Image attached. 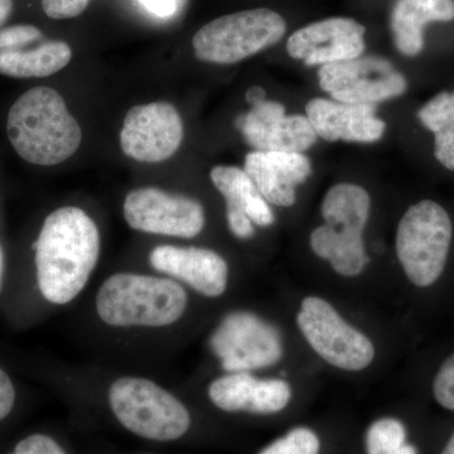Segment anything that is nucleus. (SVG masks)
I'll use <instances>...</instances> for the list:
<instances>
[{
    "instance_id": "nucleus-1",
    "label": "nucleus",
    "mask_w": 454,
    "mask_h": 454,
    "mask_svg": "<svg viewBox=\"0 0 454 454\" xmlns=\"http://www.w3.org/2000/svg\"><path fill=\"white\" fill-rule=\"evenodd\" d=\"M32 247L42 295L66 304L82 292L97 267L100 234L85 211L67 206L47 216Z\"/></svg>"
},
{
    "instance_id": "nucleus-2",
    "label": "nucleus",
    "mask_w": 454,
    "mask_h": 454,
    "mask_svg": "<svg viewBox=\"0 0 454 454\" xmlns=\"http://www.w3.org/2000/svg\"><path fill=\"white\" fill-rule=\"evenodd\" d=\"M7 134L18 154L37 166H56L76 153L82 139L79 122L56 90L25 92L8 114Z\"/></svg>"
},
{
    "instance_id": "nucleus-3",
    "label": "nucleus",
    "mask_w": 454,
    "mask_h": 454,
    "mask_svg": "<svg viewBox=\"0 0 454 454\" xmlns=\"http://www.w3.org/2000/svg\"><path fill=\"white\" fill-rule=\"evenodd\" d=\"M187 301L186 292L173 280L118 273L98 289L97 310L112 327H166L184 316Z\"/></svg>"
},
{
    "instance_id": "nucleus-4",
    "label": "nucleus",
    "mask_w": 454,
    "mask_h": 454,
    "mask_svg": "<svg viewBox=\"0 0 454 454\" xmlns=\"http://www.w3.org/2000/svg\"><path fill=\"white\" fill-rule=\"evenodd\" d=\"M370 205L369 193L356 184H336L325 196V225L313 230L310 247L317 256L328 260L340 276L356 277L369 262L363 234Z\"/></svg>"
},
{
    "instance_id": "nucleus-5",
    "label": "nucleus",
    "mask_w": 454,
    "mask_h": 454,
    "mask_svg": "<svg viewBox=\"0 0 454 454\" xmlns=\"http://www.w3.org/2000/svg\"><path fill=\"white\" fill-rule=\"evenodd\" d=\"M109 404L124 428L139 437L170 442L190 429L186 406L160 385L142 378H121L109 390Z\"/></svg>"
},
{
    "instance_id": "nucleus-6",
    "label": "nucleus",
    "mask_w": 454,
    "mask_h": 454,
    "mask_svg": "<svg viewBox=\"0 0 454 454\" xmlns=\"http://www.w3.org/2000/svg\"><path fill=\"white\" fill-rule=\"evenodd\" d=\"M286 32V23L269 8L247 9L216 18L193 37L197 59L216 65H232L274 46Z\"/></svg>"
},
{
    "instance_id": "nucleus-7",
    "label": "nucleus",
    "mask_w": 454,
    "mask_h": 454,
    "mask_svg": "<svg viewBox=\"0 0 454 454\" xmlns=\"http://www.w3.org/2000/svg\"><path fill=\"white\" fill-rule=\"evenodd\" d=\"M452 241V221L437 202L420 201L400 220L396 253L405 276L414 286L426 288L443 273Z\"/></svg>"
},
{
    "instance_id": "nucleus-8",
    "label": "nucleus",
    "mask_w": 454,
    "mask_h": 454,
    "mask_svg": "<svg viewBox=\"0 0 454 454\" xmlns=\"http://www.w3.org/2000/svg\"><path fill=\"white\" fill-rule=\"evenodd\" d=\"M297 324L310 348L330 365L346 372L372 365L375 358L372 340L348 325L327 301L307 297L301 301Z\"/></svg>"
},
{
    "instance_id": "nucleus-9",
    "label": "nucleus",
    "mask_w": 454,
    "mask_h": 454,
    "mask_svg": "<svg viewBox=\"0 0 454 454\" xmlns=\"http://www.w3.org/2000/svg\"><path fill=\"white\" fill-rule=\"evenodd\" d=\"M211 348L229 373L265 369L283 356L279 331L249 312L227 315L212 334Z\"/></svg>"
},
{
    "instance_id": "nucleus-10",
    "label": "nucleus",
    "mask_w": 454,
    "mask_h": 454,
    "mask_svg": "<svg viewBox=\"0 0 454 454\" xmlns=\"http://www.w3.org/2000/svg\"><path fill=\"white\" fill-rule=\"evenodd\" d=\"M318 76L322 90L340 103L373 106L406 91L405 77L381 57H357L324 65Z\"/></svg>"
},
{
    "instance_id": "nucleus-11",
    "label": "nucleus",
    "mask_w": 454,
    "mask_h": 454,
    "mask_svg": "<svg viewBox=\"0 0 454 454\" xmlns=\"http://www.w3.org/2000/svg\"><path fill=\"white\" fill-rule=\"evenodd\" d=\"M122 211L131 229L146 234L192 239L205 227L201 203L190 197L164 192L160 188L131 191L125 197Z\"/></svg>"
},
{
    "instance_id": "nucleus-12",
    "label": "nucleus",
    "mask_w": 454,
    "mask_h": 454,
    "mask_svg": "<svg viewBox=\"0 0 454 454\" xmlns=\"http://www.w3.org/2000/svg\"><path fill=\"white\" fill-rule=\"evenodd\" d=\"M184 140V121L166 101L131 107L121 131L125 155L142 163H160L176 154Z\"/></svg>"
},
{
    "instance_id": "nucleus-13",
    "label": "nucleus",
    "mask_w": 454,
    "mask_h": 454,
    "mask_svg": "<svg viewBox=\"0 0 454 454\" xmlns=\"http://www.w3.org/2000/svg\"><path fill=\"white\" fill-rule=\"evenodd\" d=\"M365 27L351 18H327L293 33L286 51L307 66L348 61L365 51Z\"/></svg>"
},
{
    "instance_id": "nucleus-14",
    "label": "nucleus",
    "mask_w": 454,
    "mask_h": 454,
    "mask_svg": "<svg viewBox=\"0 0 454 454\" xmlns=\"http://www.w3.org/2000/svg\"><path fill=\"white\" fill-rule=\"evenodd\" d=\"M238 127L256 152L301 153L317 142L315 128L303 115H286L282 104L264 100L240 116Z\"/></svg>"
},
{
    "instance_id": "nucleus-15",
    "label": "nucleus",
    "mask_w": 454,
    "mask_h": 454,
    "mask_svg": "<svg viewBox=\"0 0 454 454\" xmlns=\"http://www.w3.org/2000/svg\"><path fill=\"white\" fill-rule=\"evenodd\" d=\"M155 270L186 283L208 298L223 295L229 280V267L214 250L196 247H157L149 255Z\"/></svg>"
},
{
    "instance_id": "nucleus-16",
    "label": "nucleus",
    "mask_w": 454,
    "mask_h": 454,
    "mask_svg": "<svg viewBox=\"0 0 454 454\" xmlns=\"http://www.w3.org/2000/svg\"><path fill=\"white\" fill-rule=\"evenodd\" d=\"M208 396L221 411L274 414L291 402L288 382L279 379H258L249 372H230L210 384Z\"/></svg>"
},
{
    "instance_id": "nucleus-17",
    "label": "nucleus",
    "mask_w": 454,
    "mask_h": 454,
    "mask_svg": "<svg viewBox=\"0 0 454 454\" xmlns=\"http://www.w3.org/2000/svg\"><path fill=\"white\" fill-rule=\"evenodd\" d=\"M307 118L317 136L327 142L373 143L384 136L385 122L372 104H346L315 98L306 106Z\"/></svg>"
},
{
    "instance_id": "nucleus-18",
    "label": "nucleus",
    "mask_w": 454,
    "mask_h": 454,
    "mask_svg": "<svg viewBox=\"0 0 454 454\" xmlns=\"http://www.w3.org/2000/svg\"><path fill=\"white\" fill-rule=\"evenodd\" d=\"M244 170L268 202L291 207L295 187L309 177L312 166L303 153L255 151L245 158Z\"/></svg>"
},
{
    "instance_id": "nucleus-19",
    "label": "nucleus",
    "mask_w": 454,
    "mask_h": 454,
    "mask_svg": "<svg viewBox=\"0 0 454 454\" xmlns=\"http://www.w3.org/2000/svg\"><path fill=\"white\" fill-rule=\"evenodd\" d=\"M453 20L454 0H397L391 13L396 49L405 56L419 55L424 46V27Z\"/></svg>"
},
{
    "instance_id": "nucleus-20",
    "label": "nucleus",
    "mask_w": 454,
    "mask_h": 454,
    "mask_svg": "<svg viewBox=\"0 0 454 454\" xmlns=\"http://www.w3.org/2000/svg\"><path fill=\"white\" fill-rule=\"evenodd\" d=\"M212 184L225 197L227 210L244 212L258 226L267 227L274 223L273 211L267 200L244 169L232 166H216L211 169Z\"/></svg>"
},
{
    "instance_id": "nucleus-21",
    "label": "nucleus",
    "mask_w": 454,
    "mask_h": 454,
    "mask_svg": "<svg viewBox=\"0 0 454 454\" xmlns=\"http://www.w3.org/2000/svg\"><path fill=\"white\" fill-rule=\"evenodd\" d=\"M73 50L66 42L49 41L29 51L0 52V74L17 79L47 77L70 64Z\"/></svg>"
},
{
    "instance_id": "nucleus-22",
    "label": "nucleus",
    "mask_w": 454,
    "mask_h": 454,
    "mask_svg": "<svg viewBox=\"0 0 454 454\" xmlns=\"http://www.w3.org/2000/svg\"><path fill=\"white\" fill-rule=\"evenodd\" d=\"M424 127L435 134V157L454 170V92H442L419 112Z\"/></svg>"
},
{
    "instance_id": "nucleus-23",
    "label": "nucleus",
    "mask_w": 454,
    "mask_h": 454,
    "mask_svg": "<svg viewBox=\"0 0 454 454\" xmlns=\"http://www.w3.org/2000/svg\"><path fill=\"white\" fill-rule=\"evenodd\" d=\"M367 454H418L406 443V430L394 418H382L370 426L366 433Z\"/></svg>"
},
{
    "instance_id": "nucleus-24",
    "label": "nucleus",
    "mask_w": 454,
    "mask_h": 454,
    "mask_svg": "<svg viewBox=\"0 0 454 454\" xmlns=\"http://www.w3.org/2000/svg\"><path fill=\"white\" fill-rule=\"evenodd\" d=\"M321 443L313 430L298 427L277 439L259 454H318Z\"/></svg>"
},
{
    "instance_id": "nucleus-25",
    "label": "nucleus",
    "mask_w": 454,
    "mask_h": 454,
    "mask_svg": "<svg viewBox=\"0 0 454 454\" xmlns=\"http://www.w3.org/2000/svg\"><path fill=\"white\" fill-rule=\"evenodd\" d=\"M42 32L37 27L20 25L8 27L0 31V52L22 50L32 42L40 41Z\"/></svg>"
},
{
    "instance_id": "nucleus-26",
    "label": "nucleus",
    "mask_w": 454,
    "mask_h": 454,
    "mask_svg": "<svg viewBox=\"0 0 454 454\" xmlns=\"http://www.w3.org/2000/svg\"><path fill=\"white\" fill-rule=\"evenodd\" d=\"M433 391L439 404L448 411H454V354L439 369Z\"/></svg>"
},
{
    "instance_id": "nucleus-27",
    "label": "nucleus",
    "mask_w": 454,
    "mask_h": 454,
    "mask_svg": "<svg viewBox=\"0 0 454 454\" xmlns=\"http://www.w3.org/2000/svg\"><path fill=\"white\" fill-rule=\"evenodd\" d=\"M91 0H42L44 13L52 20H68L82 14Z\"/></svg>"
},
{
    "instance_id": "nucleus-28",
    "label": "nucleus",
    "mask_w": 454,
    "mask_h": 454,
    "mask_svg": "<svg viewBox=\"0 0 454 454\" xmlns=\"http://www.w3.org/2000/svg\"><path fill=\"white\" fill-rule=\"evenodd\" d=\"M11 454H67L64 448L44 434L29 435L17 444L16 450Z\"/></svg>"
},
{
    "instance_id": "nucleus-29",
    "label": "nucleus",
    "mask_w": 454,
    "mask_h": 454,
    "mask_svg": "<svg viewBox=\"0 0 454 454\" xmlns=\"http://www.w3.org/2000/svg\"><path fill=\"white\" fill-rule=\"evenodd\" d=\"M226 219L230 230L236 238L250 239L254 235V223L244 212L227 210Z\"/></svg>"
},
{
    "instance_id": "nucleus-30",
    "label": "nucleus",
    "mask_w": 454,
    "mask_h": 454,
    "mask_svg": "<svg viewBox=\"0 0 454 454\" xmlns=\"http://www.w3.org/2000/svg\"><path fill=\"white\" fill-rule=\"evenodd\" d=\"M16 403V390L7 373L0 369V420L7 418Z\"/></svg>"
},
{
    "instance_id": "nucleus-31",
    "label": "nucleus",
    "mask_w": 454,
    "mask_h": 454,
    "mask_svg": "<svg viewBox=\"0 0 454 454\" xmlns=\"http://www.w3.org/2000/svg\"><path fill=\"white\" fill-rule=\"evenodd\" d=\"M151 13L158 17H170L176 12V0H139Z\"/></svg>"
},
{
    "instance_id": "nucleus-32",
    "label": "nucleus",
    "mask_w": 454,
    "mask_h": 454,
    "mask_svg": "<svg viewBox=\"0 0 454 454\" xmlns=\"http://www.w3.org/2000/svg\"><path fill=\"white\" fill-rule=\"evenodd\" d=\"M247 100L252 106H258V104L262 103V101L265 100L264 89L258 88V86L250 88L247 92Z\"/></svg>"
},
{
    "instance_id": "nucleus-33",
    "label": "nucleus",
    "mask_w": 454,
    "mask_h": 454,
    "mask_svg": "<svg viewBox=\"0 0 454 454\" xmlns=\"http://www.w3.org/2000/svg\"><path fill=\"white\" fill-rule=\"evenodd\" d=\"M12 8H13V0H0V27L7 22Z\"/></svg>"
},
{
    "instance_id": "nucleus-34",
    "label": "nucleus",
    "mask_w": 454,
    "mask_h": 454,
    "mask_svg": "<svg viewBox=\"0 0 454 454\" xmlns=\"http://www.w3.org/2000/svg\"><path fill=\"white\" fill-rule=\"evenodd\" d=\"M442 454H454V434L452 438L448 442L447 446L444 447L443 452Z\"/></svg>"
},
{
    "instance_id": "nucleus-35",
    "label": "nucleus",
    "mask_w": 454,
    "mask_h": 454,
    "mask_svg": "<svg viewBox=\"0 0 454 454\" xmlns=\"http://www.w3.org/2000/svg\"><path fill=\"white\" fill-rule=\"evenodd\" d=\"M3 267H4V258H3V250L0 247V282H2Z\"/></svg>"
}]
</instances>
